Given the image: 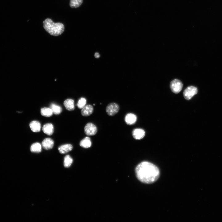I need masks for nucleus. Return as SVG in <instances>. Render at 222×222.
<instances>
[{
  "instance_id": "obj_1",
  "label": "nucleus",
  "mask_w": 222,
  "mask_h": 222,
  "mask_svg": "<svg viewBox=\"0 0 222 222\" xmlns=\"http://www.w3.org/2000/svg\"><path fill=\"white\" fill-rule=\"evenodd\" d=\"M136 176L141 182L150 184L159 178L160 171L158 167L150 162L144 161L140 163L135 169Z\"/></svg>"
},
{
  "instance_id": "obj_2",
  "label": "nucleus",
  "mask_w": 222,
  "mask_h": 222,
  "mask_svg": "<svg viewBox=\"0 0 222 222\" xmlns=\"http://www.w3.org/2000/svg\"><path fill=\"white\" fill-rule=\"evenodd\" d=\"M43 24L45 30L51 35L53 36L60 35L64 31V26L62 23H55L49 18H47L44 20Z\"/></svg>"
},
{
  "instance_id": "obj_3",
  "label": "nucleus",
  "mask_w": 222,
  "mask_h": 222,
  "mask_svg": "<svg viewBox=\"0 0 222 222\" xmlns=\"http://www.w3.org/2000/svg\"><path fill=\"white\" fill-rule=\"evenodd\" d=\"M198 92L197 88L194 86H189L184 90L183 95L184 98L187 100L190 99Z\"/></svg>"
},
{
  "instance_id": "obj_4",
  "label": "nucleus",
  "mask_w": 222,
  "mask_h": 222,
  "mask_svg": "<svg viewBox=\"0 0 222 222\" xmlns=\"http://www.w3.org/2000/svg\"><path fill=\"white\" fill-rule=\"evenodd\" d=\"M97 126L91 122L87 123L84 127V133L88 136L94 135L97 134Z\"/></svg>"
},
{
  "instance_id": "obj_5",
  "label": "nucleus",
  "mask_w": 222,
  "mask_h": 222,
  "mask_svg": "<svg viewBox=\"0 0 222 222\" xmlns=\"http://www.w3.org/2000/svg\"><path fill=\"white\" fill-rule=\"evenodd\" d=\"M119 109V106L117 104L113 102L108 105L106 108V111L108 115L112 116L118 112Z\"/></svg>"
},
{
  "instance_id": "obj_6",
  "label": "nucleus",
  "mask_w": 222,
  "mask_h": 222,
  "mask_svg": "<svg viewBox=\"0 0 222 222\" xmlns=\"http://www.w3.org/2000/svg\"><path fill=\"white\" fill-rule=\"evenodd\" d=\"M183 85L182 82L178 79L173 80L170 84L171 91L175 93H178L181 90Z\"/></svg>"
},
{
  "instance_id": "obj_7",
  "label": "nucleus",
  "mask_w": 222,
  "mask_h": 222,
  "mask_svg": "<svg viewBox=\"0 0 222 222\" xmlns=\"http://www.w3.org/2000/svg\"><path fill=\"white\" fill-rule=\"evenodd\" d=\"M145 132L142 129L137 128L132 131V135L133 138L136 140H140L144 137Z\"/></svg>"
},
{
  "instance_id": "obj_8",
  "label": "nucleus",
  "mask_w": 222,
  "mask_h": 222,
  "mask_svg": "<svg viewBox=\"0 0 222 222\" xmlns=\"http://www.w3.org/2000/svg\"><path fill=\"white\" fill-rule=\"evenodd\" d=\"M54 145V141L50 138H46L42 141V146L46 150H49L52 148Z\"/></svg>"
},
{
  "instance_id": "obj_9",
  "label": "nucleus",
  "mask_w": 222,
  "mask_h": 222,
  "mask_svg": "<svg viewBox=\"0 0 222 222\" xmlns=\"http://www.w3.org/2000/svg\"><path fill=\"white\" fill-rule=\"evenodd\" d=\"M137 120L136 116L133 113H127L125 117V121L126 123L129 125H131L135 124Z\"/></svg>"
},
{
  "instance_id": "obj_10",
  "label": "nucleus",
  "mask_w": 222,
  "mask_h": 222,
  "mask_svg": "<svg viewBox=\"0 0 222 222\" xmlns=\"http://www.w3.org/2000/svg\"><path fill=\"white\" fill-rule=\"evenodd\" d=\"M93 111V106L91 105H87L84 106L82 109L81 113L83 116H88L91 115Z\"/></svg>"
},
{
  "instance_id": "obj_11",
  "label": "nucleus",
  "mask_w": 222,
  "mask_h": 222,
  "mask_svg": "<svg viewBox=\"0 0 222 222\" xmlns=\"http://www.w3.org/2000/svg\"><path fill=\"white\" fill-rule=\"evenodd\" d=\"M42 130L46 134L49 136L51 135L54 132L53 126L51 123H46L43 125L42 127Z\"/></svg>"
},
{
  "instance_id": "obj_12",
  "label": "nucleus",
  "mask_w": 222,
  "mask_h": 222,
  "mask_svg": "<svg viewBox=\"0 0 222 222\" xmlns=\"http://www.w3.org/2000/svg\"><path fill=\"white\" fill-rule=\"evenodd\" d=\"M72 149L73 146L71 144H67L59 146L58 150L60 154H64L71 151Z\"/></svg>"
},
{
  "instance_id": "obj_13",
  "label": "nucleus",
  "mask_w": 222,
  "mask_h": 222,
  "mask_svg": "<svg viewBox=\"0 0 222 222\" xmlns=\"http://www.w3.org/2000/svg\"><path fill=\"white\" fill-rule=\"evenodd\" d=\"M29 126L31 131L34 132H38L41 129V124L37 121H33L29 124Z\"/></svg>"
},
{
  "instance_id": "obj_14",
  "label": "nucleus",
  "mask_w": 222,
  "mask_h": 222,
  "mask_svg": "<svg viewBox=\"0 0 222 222\" xmlns=\"http://www.w3.org/2000/svg\"><path fill=\"white\" fill-rule=\"evenodd\" d=\"M64 105L66 109L68 111H72L75 109L74 101L71 99H68L64 102Z\"/></svg>"
},
{
  "instance_id": "obj_15",
  "label": "nucleus",
  "mask_w": 222,
  "mask_h": 222,
  "mask_svg": "<svg viewBox=\"0 0 222 222\" xmlns=\"http://www.w3.org/2000/svg\"><path fill=\"white\" fill-rule=\"evenodd\" d=\"M80 145L83 148H87L90 147L92 145L90 138L88 137H85L80 141Z\"/></svg>"
},
{
  "instance_id": "obj_16",
  "label": "nucleus",
  "mask_w": 222,
  "mask_h": 222,
  "mask_svg": "<svg viewBox=\"0 0 222 222\" xmlns=\"http://www.w3.org/2000/svg\"><path fill=\"white\" fill-rule=\"evenodd\" d=\"M31 152L33 153H39L42 150V146L39 142H35L32 144L30 147Z\"/></svg>"
},
{
  "instance_id": "obj_17",
  "label": "nucleus",
  "mask_w": 222,
  "mask_h": 222,
  "mask_svg": "<svg viewBox=\"0 0 222 222\" xmlns=\"http://www.w3.org/2000/svg\"><path fill=\"white\" fill-rule=\"evenodd\" d=\"M40 113L42 116L47 117L51 116L53 114L51 109L50 108L47 107H44L41 108Z\"/></svg>"
},
{
  "instance_id": "obj_18",
  "label": "nucleus",
  "mask_w": 222,
  "mask_h": 222,
  "mask_svg": "<svg viewBox=\"0 0 222 222\" xmlns=\"http://www.w3.org/2000/svg\"><path fill=\"white\" fill-rule=\"evenodd\" d=\"M50 108L51 109L53 113L55 115L60 114L62 111V108L60 106L52 103L50 105Z\"/></svg>"
},
{
  "instance_id": "obj_19",
  "label": "nucleus",
  "mask_w": 222,
  "mask_h": 222,
  "mask_svg": "<svg viewBox=\"0 0 222 222\" xmlns=\"http://www.w3.org/2000/svg\"><path fill=\"white\" fill-rule=\"evenodd\" d=\"M73 162V159L72 157L69 155H66L64 159V166L66 168L69 167L70 166Z\"/></svg>"
},
{
  "instance_id": "obj_20",
  "label": "nucleus",
  "mask_w": 222,
  "mask_h": 222,
  "mask_svg": "<svg viewBox=\"0 0 222 222\" xmlns=\"http://www.w3.org/2000/svg\"><path fill=\"white\" fill-rule=\"evenodd\" d=\"M83 0H70L69 5L73 8L79 7L82 4Z\"/></svg>"
},
{
  "instance_id": "obj_21",
  "label": "nucleus",
  "mask_w": 222,
  "mask_h": 222,
  "mask_svg": "<svg viewBox=\"0 0 222 222\" xmlns=\"http://www.w3.org/2000/svg\"><path fill=\"white\" fill-rule=\"evenodd\" d=\"M86 99L83 97L80 98L77 103V106L80 109H82L86 105Z\"/></svg>"
},
{
  "instance_id": "obj_22",
  "label": "nucleus",
  "mask_w": 222,
  "mask_h": 222,
  "mask_svg": "<svg viewBox=\"0 0 222 222\" xmlns=\"http://www.w3.org/2000/svg\"><path fill=\"white\" fill-rule=\"evenodd\" d=\"M94 56L96 58H98L100 57V55L98 52H96L94 54Z\"/></svg>"
}]
</instances>
